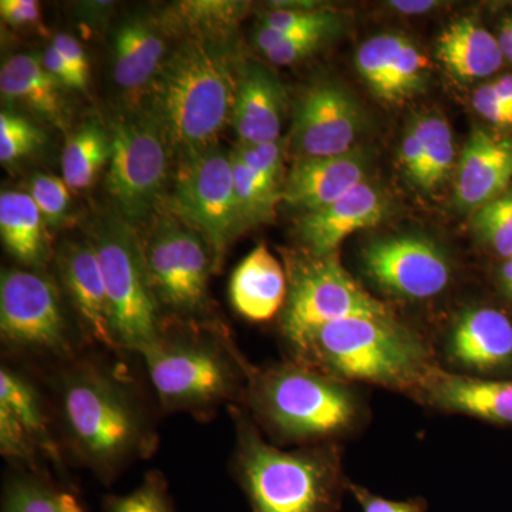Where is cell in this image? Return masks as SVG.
<instances>
[{"mask_svg":"<svg viewBox=\"0 0 512 512\" xmlns=\"http://www.w3.org/2000/svg\"><path fill=\"white\" fill-rule=\"evenodd\" d=\"M60 421L70 454L104 485L156 454L158 434L130 380L96 359H74L57 377Z\"/></svg>","mask_w":512,"mask_h":512,"instance_id":"obj_1","label":"cell"},{"mask_svg":"<svg viewBox=\"0 0 512 512\" xmlns=\"http://www.w3.org/2000/svg\"><path fill=\"white\" fill-rule=\"evenodd\" d=\"M164 413L208 421L221 406L244 404L255 366L221 320H163L160 335L141 349Z\"/></svg>","mask_w":512,"mask_h":512,"instance_id":"obj_2","label":"cell"},{"mask_svg":"<svg viewBox=\"0 0 512 512\" xmlns=\"http://www.w3.org/2000/svg\"><path fill=\"white\" fill-rule=\"evenodd\" d=\"M235 444L231 473L252 512H339L349 491L336 443L285 451L265 440L242 404L228 407Z\"/></svg>","mask_w":512,"mask_h":512,"instance_id":"obj_3","label":"cell"},{"mask_svg":"<svg viewBox=\"0 0 512 512\" xmlns=\"http://www.w3.org/2000/svg\"><path fill=\"white\" fill-rule=\"evenodd\" d=\"M242 70L225 39L187 36L167 57L151 86V111L180 158L217 147L234 116Z\"/></svg>","mask_w":512,"mask_h":512,"instance_id":"obj_4","label":"cell"},{"mask_svg":"<svg viewBox=\"0 0 512 512\" xmlns=\"http://www.w3.org/2000/svg\"><path fill=\"white\" fill-rule=\"evenodd\" d=\"M274 444L335 443L360 429L365 404L348 383L298 362L259 369L242 404Z\"/></svg>","mask_w":512,"mask_h":512,"instance_id":"obj_5","label":"cell"},{"mask_svg":"<svg viewBox=\"0 0 512 512\" xmlns=\"http://www.w3.org/2000/svg\"><path fill=\"white\" fill-rule=\"evenodd\" d=\"M293 362L345 383L377 384L416 399L439 369L426 340L392 313L353 316L323 326Z\"/></svg>","mask_w":512,"mask_h":512,"instance_id":"obj_6","label":"cell"},{"mask_svg":"<svg viewBox=\"0 0 512 512\" xmlns=\"http://www.w3.org/2000/svg\"><path fill=\"white\" fill-rule=\"evenodd\" d=\"M286 276L288 296L282 309L281 333L292 360L303 355L323 326L353 316L390 313L343 268L338 254H289Z\"/></svg>","mask_w":512,"mask_h":512,"instance_id":"obj_7","label":"cell"},{"mask_svg":"<svg viewBox=\"0 0 512 512\" xmlns=\"http://www.w3.org/2000/svg\"><path fill=\"white\" fill-rule=\"evenodd\" d=\"M89 239L106 285L117 345L120 350L138 353L158 338L163 325L141 237L130 222L110 217L94 225Z\"/></svg>","mask_w":512,"mask_h":512,"instance_id":"obj_8","label":"cell"},{"mask_svg":"<svg viewBox=\"0 0 512 512\" xmlns=\"http://www.w3.org/2000/svg\"><path fill=\"white\" fill-rule=\"evenodd\" d=\"M141 245L163 320H214L208 281L217 268L205 239L171 214L158 218Z\"/></svg>","mask_w":512,"mask_h":512,"instance_id":"obj_9","label":"cell"},{"mask_svg":"<svg viewBox=\"0 0 512 512\" xmlns=\"http://www.w3.org/2000/svg\"><path fill=\"white\" fill-rule=\"evenodd\" d=\"M170 143L153 111L114 123L106 188L124 221L140 222L156 210L168 178Z\"/></svg>","mask_w":512,"mask_h":512,"instance_id":"obj_10","label":"cell"},{"mask_svg":"<svg viewBox=\"0 0 512 512\" xmlns=\"http://www.w3.org/2000/svg\"><path fill=\"white\" fill-rule=\"evenodd\" d=\"M168 207L210 245L218 271L229 245L245 231L235 198L232 154L217 146L181 157Z\"/></svg>","mask_w":512,"mask_h":512,"instance_id":"obj_11","label":"cell"},{"mask_svg":"<svg viewBox=\"0 0 512 512\" xmlns=\"http://www.w3.org/2000/svg\"><path fill=\"white\" fill-rule=\"evenodd\" d=\"M0 335L3 345L23 355L76 359L59 288L35 269H3L0 276Z\"/></svg>","mask_w":512,"mask_h":512,"instance_id":"obj_12","label":"cell"},{"mask_svg":"<svg viewBox=\"0 0 512 512\" xmlns=\"http://www.w3.org/2000/svg\"><path fill=\"white\" fill-rule=\"evenodd\" d=\"M362 262L373 284L407 301L436 298L453 279L447 252L424 235L375 239L363 249Z\"/></svg>","mask_w":512,"mask_h":512,"instance_id":"obj_13","label":"cell"},{"mask_svg":"<svg viewBox=\"0 0 512 512\" xmlns=\"http://www.w3.org/2000/svg\"><path fill=\"white\" fill-rule=\"evenodd\" d=\"M362 126L355 97L325 80L302 94L293 119L292 146L299 158L342 156L355 150Z\"/></svg>","mask_w":512,"mask_h":512,"instance_id":"obj_14","label":"cell"},{"mask_svg":"<svg viewBox=\"0 0 512 512\" xmlns=\"http://www.w3.org/2000/svg\"><path fill=\"white\" fill-rule=\"evenodd\" d=\"M56 266L84 338L96 345L120 350L114 338L109 298L92 241L86 238L63 244L56 252Z\"/></svg>","mask_w":512,"mask_h":512,"instance_id":"obj_15","label":"cell"},{"mask_svg":"<svg viewBox=\"0 0 512 512\" xmlns=\"http://www.w3.org/2000/svg\"><path fill=\"white\" fill-rule=\"evenodd\" d=\"M447 362L461 375H488L512 363V320L498 309L478 306L461 313L447 332Z\"/></svg>","mask_w":512,"mask_h":512,"instance_id":"obj_16","label":"cell"},{"mask_svg":"<svg viewBox=\"0 0 512 512\" xmlns=\"http://www.w3.org/2000/svg\"><path fill=\"white\" fill-rule=\"evenodd\" d=\"M389 212V202L372 184L362 183L329 205L305 212L298 224L303 251L316 256L336 254L349 235L376 227Z\"/></svg>","mask_w":512,"mask_h":512,"instance_id":"obj_17","label":"cell"},{"mask_svg":"<svg viewBox=\"0 0 512 512\" xmlns=\"http://www.w3.org/2000/svg\"><path fill=\"white\" fill-rule=\"evenodd\" d=\"M367 160L359 148L332 157H302L293 164L282 200L305 212L319 210L365 183Z\"/></svg>","mask_w":512,"mask_h":512,"instance_id":"obj_18","label":"cell"},{"mask_svg":"<svg viewBox=\"0 0 512 512\" xmlns=\"http://www.w3.org/2000/svg\"><path fill=\"white\" fill-rule=\"evenodd\" d=\"M512 183V136L474 130L464 147L456 178L461 208L478 210L507 191Z\"/></svg>","mask_w":512,"mask_h":512,"instance_id":"obj_19","label":"cell"},{"mask_svg":"<svg viewBox=\"0 0 512 512\" xmlns=\"http://www.w3.org/2000/svg\"><path fill=\"white\" fill-rule=\"evenodd\" d=\"M419 400L447 413L512 424V382L436 369Z\"/></svg>","mask_w":512,"mask_h":512,"instance_id":"obj_20","label":"cell"},{"mask_svg":"<svg viewBox=\"0 0 512 512\" xmlns=\"http://www.w3.org/2000/svg\"><path fill=\"white\" fill-rule=\"evenodd\" d=\"M164 22L138 16L117 29L113 43V77L124 92L136 94L153 86L167 60Z\"/></svg>","mask_w":512,"mask_h":512,"instance_id":"obj_21","label":"cell"},{"mask_svg":"<svg viewBox=\"0 0 512 512\" xmlns=\"http://www.w3.org/2000/svg\"><path fill=\"white\" fill-rule=\"evenodd\" d=\"M285 96L281 84L264 67L242 70L232 124L239 146L275 143L281 137Z\"/></svg>","mask_w":512,"mask_h":512,"instance_id":"obj_22","label":"cell"},{"mask_svg":"<svg viewBox=\"0 0 512 512\" xmlns=\"http://www.w3.org/2000/svg\"><path fill=\"white\" fill-rule=\"evenodd\" d=\"M288 276L284 266L259 245L245 256L229 281V299L239 315L252 322H266L284 309Z\"/></svg>","mask_w":512,"mask_h":512,"instance_id":"obj_23","label":"cell"},{"mask_svg":"<svg viewBox=\"0 0 512 512\" xmlns=\"http://www.w3.org/2000/svg\"><path fill=\"white\" fill-rule=\"evenodd\" d=\"M62 89L36 55L9 57L0 69L3 100L23 104L39 119L60 128L66 127L67 123Z\"/></svg>","mask_w":512,"mask_h":512,"instance_id":"obj_24","label":"cell"},{"mask_svg":"<svg viewBox=\"0 0 512 512\" xmlns=\"http://www.w3.org/2000/svg\"><path fill=\"white\" fill-rule=\"evenodd\" d=\"M436 53L448 72L461 82L491 76L504 62L498 39L468 18L447 26L437 40Z\"/></svg>","mask_w":512,"mask_h":512,"instance_id":"obj_25","label":"cell"},{"mask_svg":"<svg viewBox=\"0 0 512 512\" xmlns=\"http://www.w3.org/2000/svg\"><path fill=\"white\" fill-rule=\"evenodd\" d=\"M47 225L29 192L0 194V237L19 264L40 271L49 261Z\"/></svg>","mask_w":512,"mask_h":512,"instance_id":"obj_26","label":"cell"},{"mask_svg":"<svg viewBox=\"0 0 512 512\" xmlns=\"http://www.w3.org/2000/svg\"><path fill=\"white\" fill-rule=\"evenodd\" d=\"M0 407L12 414L40 456L52 461L63 478V453L53 436L42 397L35 384L9 366L0 369ZM63 480L66 481V478Z\"/></svg>","mask_w":512,"mask_h":512,"instance_id":"obj_27","label":"cell"},{"mask_svg":"<svg viewBox=\"0 0 512 512\" xmlns=\"http://www.w3.org/2000/svg\"><path fill=\"white\" fill-rule=\"evenodd\" d=\"M0 512H89L76 488L46 471L18 468L3 483Z\"/></svg>","mask_w":512,"mask_h":512,"instance_id":"obj_28","label":"cell"},{"mask_svg":"<svg viewBox=\"0 0 512 512\" xmlns=\"http://www.w3.org/2000/svg\"><path fill=\"white\" fill-rule=\"evenodd\" d=\"M110 154L111 134L99 121H89L73 131L62 156L63 180L70 190L92 187L104 165L109 164Z\"/></svg>","mask_w":512,"mask_h":512,"instance_id":"obj_29","label":"cell"},{"mask_svg":"<svg viewBox=\"0 0 512 512\" xmlns=\"http://www.w3.org/2000/svg\"><path fill=\"white\" fill-rule=\"evenodd\" d=\"M412 126L423 146L426 157L424 190H434L447 180L456 157L453 133L440 114H424L413 120Z\"/></svg>","mask_w":512,"mask_h":512,"instance_id":"obj_30","label":"cell"},{"mask_svg":"<svg viewBox=\"0 0 512 512\" xmlns=\"http://www.w3.org/2000/svg\"><path fill=\"white\" fill-rule=\"evenodd\" d=\"M242 3L221 2V0H200V2L178 3L168 22L180 28L190 29L188 36L227 39L229 30L234 28L242 10Z\"/></svg>","mask_w":512,"mask_h":512,"instance_id":"obj_31","label":"cell"},{"mask_svg":"<svg viewBox=\"0 0 512 512\" xmlns=\"http://www.w3.org/2000/svg\"><path fill=\"white\" fill-rule=\"evenodd\" d=\"M232 171H234L235 198H237L239 217L244 228L271 220L275 202L278 198H282V191L259 177L255 171L238 160L234 153H232Z\"/></svg>","mask_w":512,"mask_h":512,"instance_id":"obj_32","label":"cell"},{"mask_svg":"<svg viewBox=\"0 0 512 512\" xmlns=\"http://www.w3.org/2000/svg\"><path fill=\"white\" fill-rule=\"evenodd\" d=\"M406 40L407 37L397 33H383L367 40L357 50V70L379 99H386L394 59Z\"/></svg>","mask_w":512,"mask_h":512,"instance_id":"obj_33","label":"cell"},{"mask_svg":"<svg viewBox=\"0 0 512 512\" xmlns=\"http://www.w3.org/2000/svg\"><path fill=\"white\" fill-rule=\"evenodd\" d=\"M104 512H175L168 493L167 478L158 470L148 471L143 481L128 494H109L103 498Z\"/></svg>","mask_w":512,"mask_h":512,"instance_id":"obj_34","label":"cell"},{"mask_svg":"<svg viewBox=\"0 0 512 512\" xmlns=\"http://www.w3.org/2000/svg\"><path fill=\"white\" fill-rule=\"evenodd\" d=\"M474 228L495 254L512 256V190L478 208Z\"/></svg>","mask_w":512,"mask_h":512,"instance_id":"obj_35","label":"cell"},{"mask_svg":"<svg viewBox=\"0 0 512 512\" xmlns=\"http://www.w3.org/2000/svg\"><path fill=\"white\" fill-rule=\"evenodd\" d=\"M45 143V134L32 121L12 111L0 113V161L3 165L30 156Z\"/></svg>","mask_w":512,"mask_h":512,"instance_id":"obj_36","label":"cell"},{"mask_svg":"<svg viewBox=\"0 0 512 512\" xmlns=\"http://www.w3.org/2000/svg\"><path fill=\"white\" fill-rule=\"evenodd\" d=\"M427 66H429V62H427L426 56L407 39L394 59L384 101L393 103V101L407 99L419 92L426 80Z\"/></svg>","mask_w":512,"mask_h":512,"instance_id":"obj_37","label":"cell"},{"mask_svg":"<svg viewBox=\"0 0 512 512\" xmlns=\"http://www.w3.org/2000/svg\"><path fill=\"white\" fill-rule=\"evenodd\" d=\"M29 195L39 208L47 228H57L66 220L70 208V188L63 178L37 174L30 181Z\"/></svg>","mask_w":512,"mask_h":512,"instance_id":"obj_38","label":"cell"},{"mask_svg":"<svg viewBox=\"0 0 512 512\" xmlns=\"http://www.w3.org/2000/svg\"><path fill=\"white\" fill-rule=\"evenodd\" d=\"M261 28L282 33L332 30L336 28V16L328 10L279 8L265 16Z\"/></svg>","mask_w":512,"mask_h":512,"instance_id":"obj_39","label":"cell"},{"mask_svg":"<svg viewBox=\"0 0 512 512\" xmlns=\"http://www.w3.org/2000/svg\"><path fill=\"white\" fill-rule=\"evenodd\" d=\"M234 156L255 171L259 177L279 188L285 157L284 143L281 140L261 146H238Z\"/></svg>","mask_w":512,"mask_h":512,"instance_id":"obj_40","label":"cell"},{"mask_svg":"<svg viewBox=\"0 0 512 512\" xmlns=\"http://www.w3.org/2000/svg\"><path fill=\"white\" fill-rule=\"evenodd\" d=\"M328 33V30H318V32L293 36L274 49L268 50L264 55L271 63L278 64V66H289V64L299 62L316 52Z\"/></svg>","mask_w":512,"mask_h":512,"instance_id":"obj_41","label":"cell"},{"mask_svg":"<svg viewBox=\"0 0 512 512\" xmlns=\"http://www.w3.org/2000/svg\"><path fill=\"white\" fill-rule=\"evenodd\" d=\"M349 491L362 507L363 512H427L429 504L424 498H410L406 501H392L370 493L367 488L350 481Z\"/></svg>","mask_w":512,"mask_h":512,"instance_id":"obj_42","label":"cell"},{"mask_svg":"<svg viewBox=\"0 0 512 512\" xmlns=\"http://www.w3.org/2000/svg\"><path fill=\"white\" fill-rule=\"evenodd\" d=\"M474 110L495 126H512V109L495 90L494 84H485L473 96Z\"/></svg>","mask_w":512,"mask_h":512,"instance_id":"obj_43","label":"cell"},{"mask_svg":"<svg viewBox=\"0 0 512 512\" xmlns=\"http://www.w3.org/2000/svg\"><path fill=\"white\" fill-rule=\"evenodd\" d=\"M52 45L72 70L77 83H79V90H86L89 86L90 64L83 46L73 36L66 35V33H59L52 40Z\"/></svg>","mask_w":512,"mask_h":512,"instance_id":"obj_44","label":"cell"},{"mask_svg":"<svg viewBox=\"0 0 512 512\" xmlns=\"http://www.w3.org/2000/svg\"><path fill=\"white\" fill-rule=\"evenodd\" d=\"M400 161L407 177L419 187H424L426 180V157H424L423 146L413 126L407 127L404 131L402 144H400Z\"/></svg>","mask_w":512,"mask_h":512,"instance_id":"obj_45","label":"cell"},{"mask_svg":"<svg viewBox=\"0 0 512 512\" xmlns=\"http://www.w3.org/2000/svg\"><path fill=\"white\" fill-rule=\"evenodd\" d=\"M0 15L13 28L37 25L42 19L40 5L36 0H2Z\"/></svg>","mask_w":512,"mask_h":512,"instance_id":"obj_46","label":"cell"},{"mask_svg":"<svg viewBox=\"0 0 512 512\" xmlns=\"http://www.w3.org/2000/svg\"><path fill=\"white\" fill-rule=\"evenodd\" d=\"M43 64H45L47 72L52 74L53 77L60 83L64 89L79 90V83L70 67L64 62L63 57L57 52L55 46L50 45L45 50V55L42 57Z\"/></svg>","mask_w":512,"mask_h":512,"instance_id":"obj_47","label":"cell"},{"mask_svg":"<svg viewBox=\"0 0 512 512\" xmlns=\"http://www.w3.org/2000/svg\"><path fill=\"white\" fill-rule=\"evenodd\" d=\"M113 2H86L82 3L80 10H82V18L84 20H92V22H99L104 16H109L110 10L113 9Z\"/></svg>","mask_w":512,"mask_h":512,"instance_id":"obj_48","label":"cell"},{"mask_svg":"<svg viewBox=\"0 0 512 512\" xmlns=\"http://www.w3.org/2000/svg\"><path fill=\"white\" fill-rule=\"evenodd\" d=\"M390 5H392L393 9L399 10V12L402 13H424L429 12V10L437 8L439 6V2H431V0H423V2H416V0H413V2H410V0H407V2H390Z\"/></svg>","mask_w":512,"mask_h":512,"instance_id":"obj_49","label":"cell"},{"mask_svg":"<svg viewBox=\"0 0 512 512\" xmlns=\"http://www.w3.org/2000/svg\"><path fill=\"white\" fill-rule=\"evenodd\" d=\"M498 45H500L504 59L512 62V19L505 20L500 37H498Z\"/></svg>","mask_w":512,"mask_h":512,"instance_id":"obj_50","label":"cell"},{"mask_svg":"<svg viewBox=\"0 0 512 512\" xmlns=\"http://www.w3.org/2000/svg\"><path fill=\"white\" fill-rule=\"evenodd\" d=\"M495 90H497L498 96L501 97L512 109V74L501 77L497 82H494Z\"/></svg>","mask_w":512,"mask_h":512,"instance_id":"obj_51","label":"cell"},{"mask_svg":"<svg viewBox=\"0 0 512 512\" xmlns=\"http://www.w3.org/2000/svg\"><path fill=\"white\" fill-rule=\"evenodd\" d=\"M501 282H503L505 293L512 299V256L505 259L503 268H501Z\"/></svg>","mask_w":512,"mask_h":512,"instance_id":"obj_52","label":"cell"}]
</instances>
